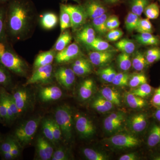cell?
<instances>
[{"label": "cell", "instance_id": "obj_60", "mask_svg": "<svg viewBox=\"0 0 160 160\" xmlns=\"http://www.w3.org/2000/svg\"><path fill=\"white\" fill-rule=\"evenodd\" d=\"M106 2L110 3V4H114L119 2L120 0H104Z\"/></svg>", "mask_w": 160, "mask_h": 160}, {"label": "cell", "instance_id": "obj_15", "mask_svg": "<svg viewBox=\"0 0 160 160\" xmlns=\"http://www.w3.org/2000/svg\"><path fill=\"white\" fill-rule=\"evenodd\" d=\"M38 94L42 102H49L60 99L62 96L63 92L58 86H50L41 88Z\"/></svg>", "mask_w": 160, "mask_h": 160}, {"label": "cell", "instance_id": "obj_26", "mask_svg": "<svg viewBox=\"0 0 160 160\" xmlns=\"http://www.w3.org/2000/svg\"><path fill=\"white\" fill-rule=\"evenodd\" d=\"M160 143V125L154 124L149 131L147 144L150 147L157 146Z\"/></svg>", "mask_w": 160, "mask_h": 160}, {"label": "cell", "instance_id": "obj_11", "mask_svg": "<svg viewBox=\"0 0 160 160\" xmlns=\"http://www.w3.org/2000/svg\"><path fill=\"white\" fill-rule=\"evenodd\" d=\"M108 142L114 147L121 149L133 148L140 144L138 138L129 134L114 135L109 138Z\"/></svg>", "mask_w": 160, "mask_h": 160}, {"label": "cell", "instance_id": "obj_43", "mask_svg": "<svg viewBox=\"0 0 160 160\" xmlns=\"http://www.w3.org/2000/svg\"><path fill=\"white\" fill-rule=\"evenodd\" d=\"M146 83H147V79L146 76L143 73H138L129 78L128 85L130 88H135Z\"/></svg>", "mask_w": 160, "mask_h": 160}, {"label": "cell", "instance_id": "obj_19", "mask_svg": "<svg viewBox=\"0 0 160 160\" xmlns=\"http://www.w3.org/2000/svg\"><path fill=\"white\" fill-rule=\"evenodd\" d=\"M56 53V52L52 49L40 52L35 59L33 65L34 70L39 67L52 64Z\"/></svg>", "mask_w": 160, "mask_h": 160}, {"label": "cell", "instance_id": "obj_45", "mask_svg": "<svg viewBox=\"0 0 160 160\" xmlns=\"http://www.w3.org/2000/svg\"><path fill=\"white\" fill-rule=\"evenodd\" d=\"M42 127L43 134L45 138L50 142L53 144H56L51 129L50 119L46 118L43 120Z\"/></svg>", "mask_w": 160, "mask_h": 160}, {"label": "cell", "instance_id": "obj_20", "mask_svg": "<svg viewBox=\"0 0 160 160\" xmlns=\"http://www.w3.org/2000/svg\"><path fill=\"white\" fill-rule=\"evenodd\" d=\"M39 22L41 27L46 30L54 29L58 23L57 15L52 12H46L39 18Z\"/></svg>", "mask_w": 160, "mask_h": 160}, {"label": "cell", "instance_id": "obj_16", "mask_svg": "<svg viewBox=\"0 0 160 160\" xmlns=\"http://www.w3.org/2000/svg\"><path fill=\"white\" fill-rule=\"evenodd\" d=\"M89 59L80 57L73 61L72 64V69L78 76H85L91 73L92 67Z\"/></svg>", "mask_w": 160, "mask_h": 160}, {"label": "cell", "instance_id": "obj_32", "mask_svg": "<svg viewBox=\"0 0 160 160\" xmlns=\"http://www.w3.org/2000/svg\"><path fill=\"white\" fill-rule=\"evenodd\" d=\"M116 46L119 50L122 52L127 54H132L135 49L134 43L127 39H122L116 43Z\"/></svg>", "mask_w": 160, "mask_h": 160}, {"label": "cell", "instance_id": "obj_38", "mask_svg": "<svg viewBox=\"0 0 160 160\" xmlns=\"http://www.w3.org/2000/svg\"><path fill=\"white\" fill-rule=\"evenodd\" d=\"M6 5L0 6V41L8 40L6 31Z\"/></svg>", "mask_w": 160, "mask_h": 160}, {"label": "cell", "instance_id": "obj_17", "mask_svg": "<svg viewBox=\"0 0 160 160\" xmlns=\"http://www.w3.org/2000/svg\"><path fill=\"white\" fill-rule=\"evenodd\" d=\"M54 150L52 146L47 139L42 137L38 138L37 142V152L40 159H51Z\"/></svg>", "mask_w": 160, "mask_h": 160}, {"label": "cell", "instance_id": "obj_10", "mask_svg": "<svg viewBox=\"0 0 160 160\" xmlns=\"http://www.w3.org/2000/svg\"><path fill=\"white\" fill-rule=\"evenodd\" d=\"M126 121V116L122 112H116L109 114L105 119L104 128L108 133H115L122 128Z\"/></svg>", "mask_w": 160, "mask_h": 160}, {"label": "cell", "instance_id": "obj_2", "mask_svg": "<svg viewBox=\"0 0 160 160\" xmlns=\"http://www.w3.org/2000/svg\"><path fill=\"white\" fill-rule=\"evenodd\" d=\"M0 63L14 74L26 77L29 67L25 60L16 52L8 40L0 41Z\"/></svg>", "mask_w": 160, "mask_h": 160}, {"label": "cell", "instance_id": "obj_31", "mask_svg": "<svg viewBox=\"0 0 160 160\" xmlns=\"http://www.w3.org/2000/svg\"><path fill=\"white\" fill-rule=\"evenodd\" d=\"M7 93L3 88L0 89V118L7 122Z\"/></svg>", "mask_w": 160, "mask_h": 160}, {"label": "cell", "instance_id": "obj_30", "mask_svg": "<svg viewBox=\"0 0 160 160\" xmlns=\"http://www.w3.org/2000/svg\"><path fill=\"white\" fill-rule=\"evenodd\" d=\"M60 25L61 32L72 27L71 18L62 3L60 4Z\"/></svg>", "mask_w": 160, "mask_h": 160}, {"label": "cell", "instance_id": "obj_42", "mask_svg": "<svg viewBox=\"0 0 160 160\" xmlns=\"http://www.w3.org/2000/svg\"><path fill=\"white\" fill-rule=\"evenodd\" d=\"M144 12L147 18L155 19L159 16V7L156 3H151L147 6Z\"/></svg>", "mask_w": 160, "mask_h": 160}, {"label": "cell", "instance_id": "obj_49", "mask_svg": "<svg viewBox=\"0 0 160 160\" xmlns=\"http://www.w3.org/2000/svg\"><path fill=\"white\" fill-rule=\"evenodd\" d=\"M50 124L52 134L56 144L61 139L62 133L61 128L54 119H50Z\"/></svg>", "mask_w": 160, "mask_h": 160}, {"label": "cell", "instance_id": "obj_59", "mask_svg": "<svg viewBox=\"0 0 160 160\" xmlns=\"http://www.w3.org/2000/svg\"><path fill=\"white\" fill-rule=\"evenodd\" d=\"M155 117L158 121L160 122V108H158V109L156 111L155 113Z\"/></svg>", "mask_w": 160, "mask_h": 160}, {"label": "cell", "instance_id": "obj_58", "mask_svg": "<svg viewBox=\"0 0 160 160\" xmlns=\"http://www.w3.org/2000/svg\"><path fill=\"white\" fill-rule=\"evenodd\" d=\"M2 156L5 159L7 160H13L16 158L14 155H13L10 152H3L2 153Z\"/></svg>", "mask_w": 160, "mask_h": 160}, {"label": "cell", "instance_id": "obj_46", "mask_svg": "<svg viewBox=\"0 0 160 160\" xmlns=\"http://www.w3.org/2000/svg\"><path fill=\"white\" fill-rule=\"evenodd\" d=\"M145 58L148 64H152L160 60V48H151L146 51Z\"/></svg>", "mask_w": 160, "mask_h": 160}, {"label": "cell", "instance_id": "obj_54", "mask_svg": "<svg viewBox=\"0 0 160 160\" xmlns=\"http://www.w3.org/2000/svg\"><path fill=\"white\" fill-rule=\"evenodd\" d=\"M14 141V139H13L9 138L2 143V145L0 146V150L1 152L3 153V152L11 151Z\"/></svg>", "mask_w": 160, "mask_h": 160}, {"label": "cell", "instance_id": "obj_63", "mask_svg": "<svg viewBox=\"0 0 160 160\" xmlns=\"http://www.w3.org/2000/svg\"><path fill=\"white\" fill-rule=\"evenodd\" d=\"M155 159L156 160H160V156L158 157H157Z\"/></svg>", "mask_w": 160, "mask_h": 160}, {"label": "cell", "instance_id": "obj_61", "mask_svg": "<svg viewBox=\"0 0 160 160\" xmlns=\"http://www.w3.org/2000/svg\"><path fill=\"white\" fill-rule=\"evenodd\" d=\"M62 2H67L68 1H74V2H76L78 4H81L82 3V2H81V0H61Z\"/></svg>", "mask_w": 160, "mask_h": 160}, {"label": "cell", "instance_id": "obj_48", "mask_svg": "<svg viewBox=\"0 0 160 160\" xmlns=\"http://www.w3.org/2000/svg\"><path fill=\"white\" fill-rule=\"evenodd\" d=\"M129 74L125 72L117 73L115 77L112 82V84L118 86H128L129 84Z\"/></svg>", "mask_w": 160, "mask_h": 160}, {"label": "cell", "instance_id": "obj_6", "mask_svg": "<svg viewBox=\"0 0 160 160\" xmlns=\"http://www.w3.org/2000/svg\"><path fill=\"white\" fill-rule=\"evenodd\" d=\"M62 4L71 18L72 29L73 31H77L85 25L88 18L85 9L81 4L72 5Z\"/></svg>", "mask_w": 160, "mask_h": 160}, {"label": "cell", "instance_id": "obj_28", "mask_svg": "<svg viewBox=\"0 0 160 160\" xmlns=\"http://www.w3.org/2000/svg\"><path fill=\"white\" fill-rule=\"evenodd\" d=\"M126 99L127 105L132 109H141L146 105V101L143 98L135 95L131 92L126 94Z\"/></svg>", "mask_w": 160, "mask_h": 160}, {"label": "cell", "instance_id": "obj_1", "mask_svg": "<svg viewBox=\"0 0 160 160\" xmlns=\"http://www.w3.org/2000/svg\"><path fill=\"white\" fill-rule=\"evenodd\" d=\"M39 18L32 0H9L6 5L7 40L12 44L30 39L35 31Z\"/></svg>", "mask_w": 160, "mask_h": 160}, {"label": "cell", "instance_id": "obj_5", "mask_svg": "<svg viewBox=\"0 0 160 160\" xmlns=\"http://www.w3.org/2000/svg\"><path fill=\"white\" fill-rule=\"evenodd\" d=\"M54 70L52 64L39 67L26 81L24 86L35 84H47L51 83L54 77Z\"/></svg>", "mask_w": 160, "mask_h": 160}, {"label": "cell", "instance_id": "obj_18", "mask_svg": "<svg viewBox=\"0 0 160 160\" xmlns=\"http://www.w3.org/2000/svg\"><path fill=\"white\" fill-rule=\"evenodd\" d=\"M76 38L78 42L88 46L96 38L95 30L90 25H84L78 29Z\"/></svg>", "mask_w": 160, "mask_h": 160}, {"label": "cell", "instance_id": "obj_36", "mask_svg": "<svg viewBox=\"0 0 160 160\" xmlns=\"http://www.w3.org/2000/svg\"><path fill=\"white\" fill-rule=\"evenodd\" d=\"M117 62L119 67L124 71L129 70L132 66L129 54L122 52L118 57Z\"/></svg>", "mask_w": 160, "mask_h": 160}, {"label": "cell", "instance_id": "obj_4", "mask_svg": "<svg viewBox=\"0 0 160 160\" xmlns=\"http://www.w3.org/2000/svg\"><path fill=\"white\" fill-rule=\"evenodd\" d=\"M41 118L38 117L26 121L15 132V136L20 145L25 146L31 142L41 122Z\"/></svg>", "mask_w": 160, "mask_h": 160}, {"label": "cell", "instance_id": "obj_21", "mask_svg": "<svg viewBox=\"0 0 160 160\" xmlns=\"http://www.w3.org/2000/svg\"><path fill=\"white\" fill-rule=\"evenodd\" d=\"M147 118L144 113H138L134 114L130 119L129 126L130 129L134 132H142L147 127Z\"/></svg>", "mask_w": 160, "mask_h": 160}, {"label": "cell", "instance_id": "obj_22", "mask_svg": "<svg viewBox=\"0 0 160 160\" xmlns=\"http://www.w3.org/2000/svg\"><path fill=\"white\" fill-rule=\"evenodd\" d=\"M95 85L91 78L84 80L80 84L78 90L80 98L82 101L89 99L92 96L94 90Z\"/></svg>", "mask_w": 160, "mask_h": 160}, {"label": "cell", "instance_id": "obj_47", "mask_svg": "<svg viewBox=\"0 0 160 160\" xmlns=\"http://www.w3.org/2000/svg\"><path fill=\"white\" fill-rule=\"evenodd\" d=\"M136 30L140 33L145 32L152 33V25L150 22L149 19L148 18L142 19H140L138 25Z\"/></svg>", "mask_w": 160, "mask_h": 160}, {"label": "cell", "instance_id": "obj_55", "mask_svg": "<svg viewBox=\"0 0 160 160\" xmlns=\"http://www.w3.org/2000/svg\"><path fill=\"white\" fill-rule=\"evenodd\" d=\"M151 103L152 106L156 108H160V86L155 91L152 98Z\"/></svg>", "mask_w": 160, "mask_h": 160}, {"label": "cell", "instance_id": "obj_12", "mask_svg": "<svg viewBox=\"0 0 160 160\" xmlns=\"http://www.w3.org/2000/svg\"><path fill=\"white\" fill-rule=\"evenodd\" d=\"M12 95L20 113L26 111L31 106L32 102V94L25 86L16 89Z\"/></svg>", "mask_w": 160, "mask_h": 160}, {"label": "cell", "instance_id": "obj_56", "mask_svg": "<svg viewBox=\"0 0 160 160\" xmlns=\"http://www.w3.org/2000/svg\"><path fill=\"white\" fill-rule=\"evenodd\" d=\"M19 143L16 140H14L13 142V145H12V148L10 152L12 153L13 155H14L16 157H17L19 155L20 153V148Z\"/></svg>", "mask_w": 160, "mask_h": 160}, {"label": "cell", "instance_id": "obj_39", "mask_svg": "<svg viewBox=\"0 0 160 160\" xmlns=\"http://www.w3.org/2000/svg\"><path fill=\"white\" fill-rule=\"evenodd\" d=\"M88 47L94 51H97L111 50V48L109 43L99 38H96Z\"/></svg>", "mask_w": 160, "mask_h": 160}, {"label": "cell", "instance_id": "obj_7", "mask_svg": "<svg viewBox=\"0 0 160 160\" xmlns=\"http://www.w3.org/2000/svg\"><path fill=\"white\" fill-rule=\"evenodd\" d=\"M75 128L81 138L88 139L92 137L95 133V128L92 121L86 116L80 113L74 118Z\"/></svg>", "mask_w": 160, "mask_h": 160}, {"label": "cell", "instance_id": "obj_41", "mask_svg": "<svg viewBox=\"0 0 160 160\" xmlns=\"http://www.w3.org/2000/svg\"><path fill=\"white\" fill-rule=\"evenodd\" d=\"M152 91V88L147 83H144L133 89L131 93L142 98L147 97L151 94Z\"/></svg>", "mask_w": 160, "mask_h": 160}, {"label": "cell", "instance_id": "obj_14", "mask_svg": "<svg viewBox=\"0 0 160 160\" xmlns=\"http://www.w3.org/2000/svg\"><path fill=\"white\" fill-rule=\"evenodd\" d=\"M114 56V50L90 52L88 54L89 60L92 65L104 66L111 62Z\"/></svg>", "mask_w": 160, "mask_h": 160}, {"label": "cell", "instance_id": "obj_25", "mask_svg": "<svg viewBox=\"0 0 160 160\" xmlns=\"http://www.w3.org/2000/svg\"><path fill=\"white\" fill-rule=\"evenodd\" d=\"M102 96L116 106H120L121 100L119 93L111 87H106L101 90Z\"/></svg>", "mask_w": 160, "mask_h": 160}, {"label": "cell", "instance_id": "obj_53", "mask_svg": "<svg viewBox=\"0 0 160 160\" xmlns=\"http://www.w3.org/2000/svg\"><path fill=\"white\" fill-rule=\"evenodd\" d=\"M119 25V20L117 17L113 16L108 18L106 21V27L108 30L117 29Z\"/></svg>", "mask_w": 160, "mask_h": 160}, {"label": "cell", "instance_id": "obj_29", "mask_svg": "<svg viewBox=\"0 0 160 160\" xmlns=\"http://www.w3.org/2000/svg\"><path fill=\"white\" fill-rule=\"evenodd\" d=\"M108 16L105 13L99 17L92 20V26L94 30L100 34H104L108 31L106 27V21Z\"/></svg>", "mask_w": 160, "mask_h": 160}, {"label": "cell", "instance_id": "obj_62", "mask_svg": "<svg viewBox=\"0 0 160 160\" xmlns=\"http://www.w3.org/2000/svg\"><path fill=\"white\" fill-rule=\"evenodd\" d=\"M9 1V0H0V6L6 5Z\"/></svg>", "mask_w": 160, "mask_h": 160}, {"label": "cell", "instance_id": "obj_13", "mask_svg": "<svg viewBox=\"0 0 160 160\" xmlns=\"http://www.w3.org/2000/svg\"><path fill=\"white\" fill-rule=\"evenodd\" d=\"M85 9L87 17L94 19L105 14L106 9L99 0H85L81 3Z\"/></svg>", "mask_w": 160, "mask_h": 160}, {"label": "cell", "instance_id": "obj_35", "mask_svg": "<svg viewBox=\"0 0 160 160\" xmlns=\"http://www.w3.org/2000/svg\"><path fill=\"white\" fill-rule=\"evenodd\" d=\"M84 156L89 160H106L108 159L107 155L90 148H85L83 149Z\"/></svg>", "mask_w": 160, "mask_h": 160}, {"label": "cell", "instance_id": "obj_9", "mask_svg": "<svg viewBox=\"0 0 160 160\" xmlns=\"http://www.w3.org/2000/svg\"><path fill=\"white\" fill-rule=\"evenodd\" d=\"M76 74L72 68L60 66L54 71V77L58 83L66 89H70L74 85Z\"/></svg>", "mask_w": 160, "mask_h": 160}, {"label": "cell", "instance_id": "obj_33", "mask_svg": "<svg viewBox=\"0 0 160 160\" xmlns=\"http://www.w3.org/2000/svg\"><path fill=\"white\" fill-rule=\"evenodd\" d=\"M148 64L145 55L142 52H137L132 62L133 69L138 71H142Z\"/></svg>", "mask_w": 160, "mask_h": 160}, {"label": "cell", "instance_id": "obj_57", "mask_svg": "<svg viewBox=\"0 0 160 160\" xmlns=\"http://www.w3.org/2000/svg\"><path fill=\"white\" fill-rule=\"evenodd\" d=\"M137 156L135 153H129L123 155L119 158L120 160H135Z\"/></svg>", "mask_w": 160, "mask_h": 160}, {"label": "cell", "instance_id": "obj_52", "mask_svg": "<svg viewBox=\"0 0 160 160\" xmlns=\"http://www.w3.org/2000/svg\"><path fill=\"white\" fill-rule=\"evenodd\" d=\"M7 99H8V103L10 106L12 111L13 112L15 118H17L21 114L19 110L18 109L16 104L14 100L13 99V97L11 94L7 93Z\"/></svg>", "mask_w": 160, "mask_h": 160}, {"label": "cell", "instance_id": "obj_44", "mask_svg": "<svg viewBox=\"0 0 160 160\" xmlns=\"http://www.w3.org/2000/svg\"><path fill=\"white\" fill-rule=\"evenodd\" d=\"M99 73L100 77L103 81L107 82L112 83L117 73L112 67H109L100 70Z\"/></svg>", "mask_w": 160, "mask_h": 160}, {"label": "cell", "instance_id": "obj_34", "mask_svg": "<svg viewBox=\"0 0 160 160\" xmlns=\"http://www.w3.org/2000/svg\"><path fill=\"white\" fill-rule=\"evenodd\" d=\"M131 12L140 17L149 5L148 0H131Z\"/></svg>", "mask_w": 160, "mask_h": 160}, {"label": "cell", "instance_id": "obj_27", "mask_svg": "<svg viewBox=\"0 0 160 160\" xmlns=\"http://www.w3.org/2000/svg\"><path fill=\"white\" fill-rule=\"evenodd\" d=\"M139 43L145 46H157L159 43V40L151 33H141L136 37Z\"/></svg>", "mask_w": 160, "mask_h": 160}, {"label": "cell", "instance_id": "obj_40", "mask_svg": "<svg viewBox=\"0 0 160 160\" xmlns=\"http://www.w3.org/2000/svg\"><path fill=\"white\" fill-rule=\"evenodd\" d=\"M10 71L0 63V86L8 87L12 84Z\"/></svg>", "mask_w": 160, "mask_h": 160}, {"label": "cell", "instance_id": "obj_24", "mask_svg": "<svg viewBox=\"0 0 160 160\" xmlns=\"http://www.w3.org/2000/svg\"><path fill=\"white\" fill-rule=\"evenodd\" d=\"M92 106L98 112L105 113L112 109L113 104L101 96L93 101Z\"/></svg>", "mask_w": 160, "mask_h": 160}, {"label": "cell", "instance_id": "obj_50", "mask_svg": "<svg viewBox=\"0 0 160 160\" xmlns=\"http://www.w3.org/2000/svg\"><path fill=\"white\" fill-rule=\"evenodd\" d=\"M69 159V155L67 152L62 148H58L53 152L51 160H67Z\"/></svg>", "mask_w": 160, "mask_h": 160}, {"label": "cell", "instance_id": "obj_37", "mask_svg": "<svg viewBox=\"0 0 160 160\" xmlns=\"http://www.w3.org/2000/svg\"><path fill=\"white\" fill-rule=\"evenodd\" d=\"M140 20L139 17L137 15L132 12H129L127 15L125 21L126 29L130 32L136 30Z\"/></svg>", "mask_w": 160, "mask_h": 160}, {"label": "cell", "instance_id": "obj_23", "mask_svg": "<svg viewBox=\"0 0 160 160\" xmlns=\"http://www.w3.org/2000/svg\"><path fill=\"white\" fill-rule=\"evenodd\" d=\"M72 39L71 33L68 29L62 32L52 49L57 52L62 51L70 45Z\"/></svg>", "mask_w": 160, "mask_h": 160}, {"label": "cell", "instance_id": "obj_8", "mask_svg": "<svg viewBox=\"0 0 160 160\" xmlns=\"http://www.w3.org/2000/svg\"><path fill=\"white\" fill-rule=\"evenodd\" d=\"M82 52L77 43H72L62 51L57 52L54 61L58 65H63L74 61L82 56Z\"/></svg>", "mask_w": 160, "mask_h": 160}, {"label": "cell", "instance_id": "obj_51", "mask_svg": "<svg viewBox=\"0 0 160 160\" xmlns=\"http://www.w3.org/2000/svg\"><path fill=\"white\" fill-rule=\"evenodd\" d=\"M123 34V32L120 29H112L107 34V38L110 42H115L119 39L122 36Z\"/></svg>", "mask_w": 160, "mask_h": 160}, {"label": "cell", "instance_id": "obj_3", "mask_svg": "<svg viewBox=\"0 0 160 160\" xmlns=\"http://www.w3.org/2000/svg\"><path fill=\"white\" fill-rule=\"evenodd\" d=\"M73 118L71 108L66 105L58 106L55 111L54 120L59 126L66 139H71L73 128Z\"/></svg>", "mask_w": 160, "mask_h": 160}]
</instances>
